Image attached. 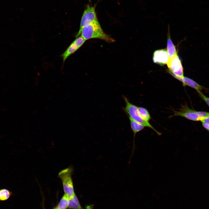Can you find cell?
<instances>
[{"mask_svg": "<svg viewBox=\"0 0 209 209\" xmlns=\"http://www.w3.org/2000/svg\"><path fill=\"white\" fill-rule=\"evenodd\" d=\"M86 41L91 39H99L108 43H111L115 40L103 30L98 21L86 24L82 28L80 35Z\"/></svg>", "mask_w": 209, "mask_h": 209, "instance_id": "1", "label": "cell"}, {"mask_svg": "<svg viewBox=\"0 0 209 209\" xmlns=\"http://www.w3.org/2000/svg\"><path fill=\"white\" fill-rule=\"evenodd\" d=\"M123 98L126 103L124 110L128 114V116L140 123L145 127H149L154 131L158 135H161V133L157 131L149 122L144 120L140 115L138 110V107L130 103L128 99L125 96Z\"/></svg>", "mask_w": 209, "mask_h": 209, "instance_id": "2", "label": "cell"}, {"mask_svg": "<svg viewBox=\"0 0 209 209\" xmlns=\"http://www.w3.org/2000/svg\"><path fill=\"white\" fill-rule=\"evenodd\" d=\"M73 172V167H69L62 170L58 175L62 182L64 194L69 198L71 197L75 194L72 177Z\"/></svg>", "mask_w": 209, "mask_h": 209, "instance_id": "3", "label": "cell"}, {"mask_svg": "<svg viewBox=\"0 0 209 209\" xmlns=\"http://www.w3.org/2000/svg\"><path fill=\"white\" fill-rule=\"evenodd\" d=\"M98 20L96 12L95 7L87 5L84 10L80 23V29L75 36L76 38L79 37L81 30L85 25L93 21Z\"/></svg>", "mask_w": 209, "mask_h": 209, "instance_id": "4", "label": "cell"}, {"mask_svg": "<svg viewBox=\"0 0 209 209\" xmlns=\"http://www.w3.org/2000/svg\"><path fill=\"white\" fill-rule=\"evenodd\" d=\"M173 116H181L191 120L201 121L204 118L200 117L197 111L190 108L187 105H182L178 110H173Z\"/></svg>", "mask_w": 209, "mask_h": 209, "instance_id": "5", "label": "cell"}, {"mask_svg": "<svg viewBox=\"0 0 209 209\" xmlns=\"http://www.w3.org/2000/svg\"><path fill=\"white\" fill-rule=\"evenodd\" d=\"M167 66L169 71L175 76L180 78L184 77L181 61L177 54L169 58Z\"/></svg>", "mask_w": 209, "mask_h": 209, "instance_id": "6", "label": "cell"}, {"mask_svg": "<svg viewBox=\"0 0 209 209\" xmlns=\"http://www.w3.org/2000/svg\"><path fill=\"white\" fill-rule=\"evenodd\" d=\"M85 41L81 36L76 38L62 55L63 63H64L69 56L77 51L83 45Z\"/></svg>", "mask_w": 209, "mask_h": 209, "instance_id": "7", "label": "cell"}, {"mask_svg": "<svg viewBox=\"0 0 209 209\" xmlns=\"http://www.w3.org/2000/svg\"><path fill=\"white\" fill-rule=\"evenodd\" d=\"M169 57L167 51L161 49L155 51L153 53V60L154 63L163 65L167 63Z\"/></svg>", "mask_w": 209, "mask_h": 209, "instance_id": "8", "label": "cell"}, {"mask_svg": "<svg viewBox=\"0 0 209 209\" xmlns=\"http://www.w3.org/2000/svg\"><path fill=\"white\" fill-rule=\"evenodd\" d=\"M168 72L173 77L181 82L184 86H188L194 89L197 91H201L203 88L202 86L190 78L185 77L182 78H179L175 76L170 71H169Z\"/></svg>", "mask_w": 209, "mask_h": 209, "instance_id": "9", "label": "cell"}, {"mask_svg": "<svg viewBox=\"0 0 209 209\" xmlns=\"http://www.w3.org/2000/svg\"><path fill=\"white\" fill-rule=\"evenodd\" d=\"M128 117L130 121L131 127L134 134L133 148L131 154L130 158V160L134 153V150L135 149V138L136 135L137 133L142 130L145 127L142 124L134 120L130 117Z\"/></svg>", "mask_w": 209, "mask_h": 209, "instance_id": "10", "label": "cell"}, {"mask_svg": "<svg viewBox=\"0 0 209 209\" xmlns=\"http://www.w3.org/2000/svg\"><path fill=\"white\" fill-rule=\"evenodd\" d=\"M167 51L169 57H171L177 54L175 46L173 43L170 35H169L167 38Z\"/></svg>", "mask_w": 209, "mask_h": 209, "instance_id": "11", "label": "cell"}, {"mask_svg": "<svg viewBox=\"0 0 209 209\" xmlns=\"http://www.w3.org/2000/svg\"><path fill=\"white\" fill-rule=\"evenodd\" d=\"M68 208L72 209H81V207L75 194L69 198Z\"/></svg>", "mask_w": 209, "mask_h": 209, "instance_id": "12", "label": "cell"}, {"mask_svg": "<svg viewBox=\"0 0 209 209\" xmlns=\"http://www.w3.org/2000/svg\"><path fill=\"white\" fill-rule=\"evenodd\" d=\"M12 194V192L6 188L0 189V201L8 200Z\"/></svg>", "mask_w": 209, "mask_h": 209, "instance_id": "13", "label": "cell"}, {"mask_svg": "<svg viewBox=\"0 0 209 209\" xmlns=\"http://www.w3.org/2000/svg\"><path fill=\"white\" fill-rule=\"evenodd\" d=\"M138 110L141 118L145 121L149 122L151 118L147 110L144 108L141 107H138Z\"/></svg>", "mask_w": 209, "mask_h": 209, "instance_id": "14", "label": "cell"}, {"mask_svg": "<svg viewBox=\"0 0 209 209\" xmlns=\"http://www.w3.org/2000/svg\"><path fill=\"white\" fill-rule=\"evenodd\" d=\"M69 199V197L64 194L57 207L59 209H66L68 206Z\"/></svg>", "mask_w": 209, "mask_h": 209, "instance_id": "15", "label": "cell"}, {"mask_svg": "<svg viewBox=\"0 0 209 209\" xmlns=\"http://www.w3.org/2000/svg\"><path fill=\"white\" fill-rule=\"evenodd\" d=\"M199 96L209 106V98L203 94L200 91H197Z\"/></svg>", "mask_w": 209, "mask_h": 209, "instance_id": "16", "label": "cell"}, {"mask_svg": "<svg viewBox=\"0 0 209 209\" xmlns=\"http://www.w3.org/2000/svg\"><path fill=\"white\" fill-rule=\"evenodd\" d=\"M202 123H204L209 125V117H206L200 121Z\"/></svg>", "mask_w": 209, "mask_h": 209, "instance_id": "17", "label": "cell"}, {"mask_svg": "<svg viewBox=\"0 0 209 209\" xmlns=\"http://www.w3.org/2000/svg\"><path fill=\"white\" fill-rule=\"evenodd\" d=\"M203 126L205 128L209 131V125L207 124L202 123Z\"/></svg>", "mask_w": 209, "mask_h": 209, "instance_id": "18", "label": "cell"}, {"mask_svg": "<svg viewBox=\"0 0 209 209\" xmlns=\"http://www.w3.org/2000/svg\"><path fill=\"white\" fill-rule=\"evenodd\" d=\"M93 206L92 205H89L87 206L85 209H92Z\"/></svg>", "mask_w": 209, "mask_h": 209, "instance_id": "19", "label": "cell"}, {"mask_svg": "<svg viewBox=\"0 0 209 209\" xmlns=\"http://www.w3.org/2000/svg\"><path fill=\"white\" fill-rule=\"evenodd\" d=\"M53 209H59L57 207H56L55 208H54Z\"/></svg>", "mask_w": 209, "mask_h": 209, "instance_id": "20", "label": "cell"}]
</instances>
